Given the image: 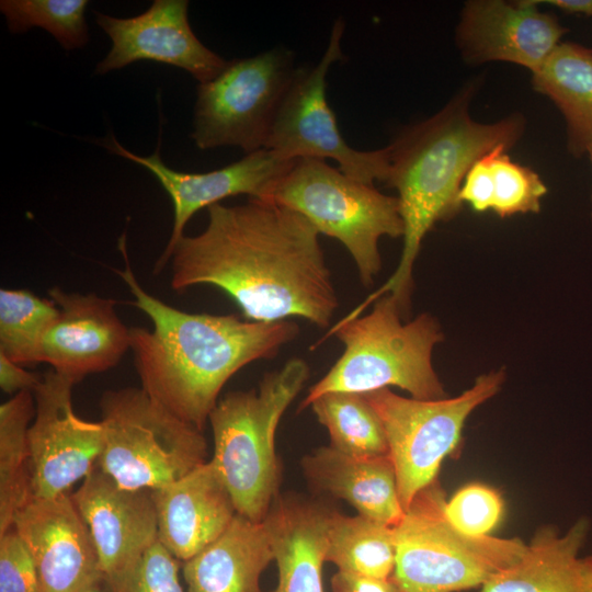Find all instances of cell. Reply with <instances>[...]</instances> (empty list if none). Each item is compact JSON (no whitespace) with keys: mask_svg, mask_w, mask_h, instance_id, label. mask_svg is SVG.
Returning <instances> with one entry per match:
<instances>
[{"mask_svg":"<svg viewBox=\"0 0 592 592\" xmlns=\"http://www.w3.org/2000/svg\"><path fill=\"white\" fill-rule=\"evenodd\" d=\"M581 573L587 592H592V554L581 558Z\"/></svg>","mask_w":592,"mask_h":592,"instance_id":"cell-38","label":"cell"},{"mask_svg":"<svg viewBox=\"0 0 592 592\" xmlns=\"http://www.w3.org/2000/svg\"><path fill=\"white\" fill-rule=\"evenodd\" d=\"M587 153L589 155V158H590V161H591V164H592V145L589 147Z\"/></svg>","mask_w":592,"mask_h":592,"instance_id":"cell-40","label":"cell"},{"mask_svg":"<svg viewBox=\"0 0 592 592\" xmlns=\"http://www.w3.org/2000/svg\"><path fill=\"white\" fill-rule=\"evenodd\" d=\"M326 561L341 572L389 579L396 565L395 527L361 514L330 512Z\"/></svg>","mask_w":592,"mask_h":592,"instance_id":"cell-26","label":"cell"},{"mask_svg":"<svg viewBox=\"0 0 592 592\" xmlns=\"http://www.w3.org/2000/svg\"><path fill=\"white\" fill-rule=\"evenodd\" d=\"M344 22H334L321 59L312 68L298 67L272 124L265 147L287 160L333 159L348 177L373 184L386 183L389 172L387 147L378 150L352 148L339 130L326 98V78L333 62L343 58Z\"/></svg>","mask_w":592,"mask_h":592,"instance_id":"cell-11","label":"cell"},{"mask_svg":"<svg viewBox=\"0 0 592 592\" xmlns=\"http://www.w3.org/2000/svg\"><path fill=\"white\" fill-rule=\"evenodd\" d=\"M178 561L157 540L136 562L105 583L110 592H183Z\"/></svg>","mask_w":592,"mask_h":592,"instance_id":"cell-32","label":"cell"},{"mask_svg":"<svg viewBox=\"0 0 592 592\" xmlns=\"http://www.w3.org/2000/svg\"><path fill=\"white\" fill-rule=\"evenodd\" d=\"M100 409L105 443L98 465L122 488L155 490L207 462L202 431L141 387L106 390Z\"/></svg>","mask_w":592,"mask_h":592,"instance_id":"cell-8","label":"cell"},{"mask_svg":"<svg viewBox=\"0 0 592 592\" xmlns=\"http://www.w3.org/2000/svg\"><path fill=\"white\" fill-rule=\"evenodd\" d=\"M35 415L33 391H21L0 406V535L34 497L29 428Z\"/></svg>","mask_w":592,"mask_h":592,"instance_id":"cell-25","label":"cell"},{"mask_svg":"<svg viewBox=\"0 0 592 592\" xmlns=\"http://www.w3.org/2000/svg\"><path fill=\"white\" fill-rule=\"evenodd\" d=\"M274 560L264 522L236 514L226 531L183 565L187 592H261L260 577Z\"/></svg>","mask_w":592,"mask_h":592,"instance_id":"cell-22","label":"cell"},{"mask_svg":"<svg viewBox=\"0 0 592 592\" xmlns=\"http://www.w3.org/2000/svg\"><path fill=\"white\" fill-rule=\"evenodd\" d=\"M76 384L49 371L33 391L35 415L29 428L30 467L34 498L67 493L98 464L104 429L79 418L71 402Z\"/></svg>","mask_w":592,"mask_h":592,"instance_id":"cell-12","label":"cell"},{"mask_svg":"<svg viewBox=\"0 0 592 592\" xmlns=\"http://www.w3.org/2000/svg\"><path fill=\"white\" fill-rule=\"evenodd\" d=\"M488 153L473 164L459 191L462 204L466 203L479 213L492 208L493 186Z\"/></svg>","mask_w":592,"mask_h":592,"instance_id":"cell-34","label":"cell"},{"mask_svg":"<svg viewBox=\"0 0 592 592\" xmlns=\"http://www.w3.org/2000/svg\"><path fill=\"white\" fill-rule=\"evenodd\" d=\"M330 512L303 499L275 498L263 521L278 569L273 592H323Z\"/></svg>","mask_w":592,"mask_h":592,"instance_id":"cell-20","label":"cell"},{"mask_svg":"<svg viewBox=\"0 0 592 592\" xmlns=\"http://www.w3.org/2000/svg\"><path fill=\"white\" fill-rule=\"evenodd\" d=\"M504 503L501 494L483 483H469L446 501L449 522L469 536H488L502 519Z\"/></svg>","mask_w":592,"mask_h":592,"instance_id":"cell-31","label":"cell"},{"mask_svg":"<svg viewBox=\"0 0 592 592\" xmlns=\"http://www.w3.org/2000/svg\"><path fill=\"white\" fill-rule=\"evenodd\" d=\"M508 147L489 151L492 174V210L500 217L519 213H538L547 187L532 169L511 160Z\"/></svg>","mask_w":592,"mask_h":592,"instance_id":"cell-30","label":"cell"},{"mask_svg":"<svg viewBox=\"0 0 592 592\" xmlns=\"http://www.w3.org/2000/svg\"><path fill=\"white\" fill-rule=\"evenodd\" d=\"M187 8L186 0H155L134 18L95 12V21L111 38L112 47L94 73L105 75L134 61L152 60L182 68L200 83L216 78L228 61L195 36Z\"/></svg>","mask_w":592,"mask_h":592,"instance_id":"cell-14","label":"cell"},{"mask_svg":"<svg viewBox=\"0 0 592 592\" xmlns=\"http://www.w3.org/2000/svg\"><path fill=\"white\" fill-rule=\"evenodd\" d=\"M81 592H110L106 583H105V580H101L99 582H95L94 584L88 587L87 589H84L83 591Z\"/></svg>","mask_w":592,"mask_h":592,"instance_id":"cell-39","label":"cell"},{"mask_svg":"<svg viewBox=\"0 0 592 592\" xmlns=\"http://www.w3.org/2000/svg\"><path fill=\"white\" fill-rule=\"evenodd\" d=\"M309 377L300 357L266 374L258 390L232 391L209 414L214 436L210 459L238 514L263 522L277 497L278 463L274 449L281 417Z\"/></svg>","mask_w":592,"mask_h":592,"instance_id":"cell-5","label":"cell"},{"mask_svg":"<svg viewBox=\"0 0 592 592\" xmlns=\"http://www.w3.org/2000/svg\"><path fill=\"white\" fill-rule=\"evenodd\" d=\"M12 528L32 556L41 592H81L104 580L93 538L69 492L33 498Z\"/></svg>","mask_w":592,"mask_h":592,"instance_id":"cell-15","label":"cell"},{"mask_svg":"<svg viewBox=\"0 0 592 592\" xmlns=\"http://www.w3.org/2000/svg\"><path fill=\"white\" fill-rule=\"evenodd\" d=\"M48 295L58 315L43 337L39 362L77 384L114 367L130 350V328L117 316L115 300L58 286Z\"/></svg>","mask_w":592,"mask_h":592,"instance_id":"cell-16","label":"cell"},{"mask_svg":"<svg viewBox=\"0 0 592 592\" xmlns=\"http://www.w3.org/2000/svg\"><path fill=\"white\" fill-rule=\"evenodd\" d=\"M71 497L93 538L105 582L158 540L151 490L122 488L96 464Z\"/></svg>","mask_w":592,"mask_h":592,"instance_id":"cell-18","label":"cell"},{"mask_svg":"<svg viewBox=\"0 0 592 592\" xmlns=\"http://www.w3.org/2000/svg\"><path fill=\"white\" fill-rule=\"evenodd\" d=\"M473 92L471 88L462 91L433 116L403 128L387 146L386 184L398 192L403 246L395 272L351 310L353 316L386 294L394 296L405 315L413 264L425 235L460 210L459 191L473 164L498 146L511 148L522 136L525 119L516 114L492 124L474 121L468 112Z\"/></svg>","mask_w":592,"mask_h":592,"instance_id":"cell-3","label":"cell"},{"mask_svg":"<svg viewBox=\"0 0 592 592\" xmlns=\"http://www.w3.org/2000/svg\"><path fill=\"white\" fill-rule=\"evenodd\" d=\"M365 315L335 322L316 343L337 337L344 351L329 372L301 401L299 410L318 397L333 391L365 394L395 386L412 398H445L444 388L432 365V352L443 334L436 320L422 314L403 322V312L392 295L373 303Z\"/></svg>","mask_w":592,"mask_h":592,"instance_id":"cell-4","label":"cell"},{"mask_svg":"<svg viewBox=\"0 0 592 592\" xmlns=\"http://www.w3.org/2000/svg\"><path fill=\"white\" fill-rule=\"evenodd\" d=\"M297 70L286 48L229 60L216 78L197 86L191 134L196 147L236 146L246 153L264 148Z\"/></svg>","mask_w":592,"mask_h":592,"instance_id":"cell-10","label":"cell"},{"mask_svg":"<svg viewBox=\"0 0 592 592\" xmlns=\"http://www.w3.org/2000/svg\"><path fill=\"white\" fill-rule=\"evenodd\" d=\"M151 492L158 540L183 562L217 539L237 514L232 498L212 460Z\"/></svg>","mask_w":592,"mask_h":592,"instance_id":"cell-19","label":"cell"},{"mask_svg":"<svg viewBox=\"0 0 592 592\" xmlns=\"http://www.w3.org/2000/svg\"><path fill=\"white\" fill-rule=\"evenodd\" d=\"M504 378L503 369L490 372L459 396L436 400L406 398L389 388L364 394L383 423L405 512L415 494L437 479L443 459L460 441L467 418L498 394Z\"/></svg>","mask_w":592,"mask_h":592,"instance_id":"cell-9","label":"cell"},{"mask_svg":"<svg viewBox=\"0 0 592 592\" xmlns=\"http://www.w3.org/2000/svg\"><path fill=\"white\" fill-rule=\"evenodd\" d=\"M42 380V375L27 372L23 366L0 354V387L7 394L34 391Z\"/></svg>","mask_w":592,"mask_h":592,"instance_id":"cell-36","label":"cell"},{"mask_svg":"<svg viewBox=\"0 0 592 592\" xmlns=\"http://www.w3.org/2000/svg\"><path fill=\"white\" fill-rule=\"evenodd\" d=\"M534 3L550 4L569 14L592 15V0H532Z\"/></svg>","mask_w":592,"mask_h":592,"instance_id":"cell-37","label":"cell"},{"mask_svg":"<svg viewBox=\"0 0 592 592\" xmlns=\"http://www.w3.org/2000/svg\"><path fill=\"white\" fill-rule=\"evenodd\" d=\"M58 315L50 299L25 289L0 291V354L29 366L39 363L43 337Z\"/></svg>","mask_w":592,"mask_h":592,"instance_id":"cell-28","label":"cell"},{"mask_svg":"<svg viewBox=\"0 0 592 592\" xmlns=\"http://www.w3.org/2000/svg\"><path fill=\"white\" fill-rule=\"evenodd\" d=\"M589 530L587 517L579 519L565 534L553 525L540 526L523 557L490 578L481 592H587L579 551Z\"/></svg>","mask_w":592,"mask_h":592,"instance_id":"cell-23","label":"cell"},{"mask_svg":"<svg viewBox=\"0 0 592 592\" xmlns=\"http://www.w3.org/2000/svg\"><path fill=\"white\" fill-rule=\"evenodd\" d=\"M87 0H1L0 10L11 33L38 26L50 33L66 50L83 47L88 41L84 18Z\"/></svg>","mask_w":592,"mask_h":592,"instance_id":"cell-29","label":"cell"},{"mask_svg":"<svg viewBox=\"0 0 592 592\" xmlns=\"http://www.w3.org/2000/svg\"><path fill=\"white\" fill-rule=\"evenodd\" d=\"M271 202L305 216L319 234L339 240L360 280L369 286L382 267L378 241L402 237L399 200L314 158L297 159L275 185Z\"/></svg>","mask_w":592,"mask_h":592,"instance_id":"cell-7","label":"cell"},{"mask_svg":"<svg viewBox=\"0 0 592 592\" xmlns=\"http://www.w3.org/2000/svg\"><path fill=\"white\" fill-rule=\"evenodd\" d=\"M439 482L419 491L395 526L392 580L401 592H459L482 587L516 563L527 544L519 537L469 536L445 513Z\"/></svg>","mask_w":592,"mask_h":592,"instance_id":"cell-6","label":"cell"},{"mask_svg":"<svg viewBox=\"0 0 592 592\" xmlns=\"http://www.w3.org/2000/svg\"><path fill=\"white\" fill-rule=\"evenodd\" d=\"M0 592H41L32 556L12 527L0 535Z\"/></svg>","mask_w":592,"mask_h":592,"instance_id":"cell-33","label":"cell"},{"mask_svg":"<svg viewBox=\"0 0 592 592\" xmlns=\"http://www.w3.org/2000/svg\"><path fill=\"white\" fill-rule=\"evenodd\" d=\"M207 210L205 230L184 235L173 250L172 289L212 285L234 299L247 320L299 317L329 327L339 299L320 234L305 216L253 198Z\"/></svg>","mask_w":592,"mask_h":592,"instance_id":"cell-1","label":"cell"},{"mask_svg":"<svg viewBox=\"0 0 592 592\" xmlns=\"http://www.w3.org/2000/svg\"><path fill=\"white\" fill-rule=\"evenodd\" d=\"M567 32L528 0H473L463 8L456 39L468 62L508 61L534 73Z\"/></svg>","mask_w":592,"mask_h":592,"instance_id":"cell-17","label":"cell"},{"mask_svg":"<svg viewBox=\"0 0 592 592\" xmlns=\"http://www.w3.org/2000/svg\"><path fill=\"white\" fill-rule=\"evenodd\" d=\"M332 592H401L392 580L338 571L331 580Z\"/></svg>","mask_w":592,"mask_h":592,"instance_id":"cell-35","label":"cell"},{"mask_svg":"<svg viewBox=\"0 0 592 592\" xmlns=\"http://www.w3.org/2000/svg\"><path fill=\"white\" fill-rule=\"evenodd\" d=\"M99 144L109 151L148 169L172 201L173 227L170 239L155 264V273L162 271L170 262L177 243L184 236L185 225L196 212L239 194L269 201L275 185L297 160H287L270 149L262 148L224 168L191 173L171 169L162 161L160 137L156 151L148 157L130 152L113 134L99 140Z\"/></svg>","mask_w":592,"mask_h":592,"instance_id":"cell-13","label":"cell"},{"mask_svg":"<svg viewBox=\"0 0 592 592\" xmlns=\"http://www.w3.org/2000/svg\"><path fill=\"white\" fill-rule=\"evenodd\" d=\"M310 406L328 430L333 448L356 457L389 455L383 423L364 394L328 392Z\"/></svg>","mask_w":592,"mask_h":592,"instance_id":"cell-27","label":"cell"},{"mask_svg":"<svg viewBox=\"0 0 592 592\" xmlns=\"http://www.w3.org/2000/svg\"><path fill=\"white\" fill-rule=\"evenodd\" d=\"M303 467L314 487L346 500L358 514L394 527L402 520L405 511L389 455L356 457L325 446L305 457Z\"/></svg>","mask_w":592,"mask_h":592,"instance_id":"cell-21","label":"cell"},{"mask_svg":"<svg viewBox=\"0 0 592 592\" xmlns=\"http://www.w3.org/2000/svg\"><path fill=\"white\" fill-rule=\"evenodd\" d=\"M124 267L116 273L134 296L130 303L152 330L130 328V350L141 388L158 403L203 431L225 384L246 365L271 358L293 341L292 320L260 322L235 315L192 314L147 293L132 270L126 234L118 239Z\"/></svg>","mask_w":592,"mask_h":592,"instance_id":"cell-2","label":"cell"},{"mask_svg":"<svg viewBox=\"0 0 592 592\" xmlns=\"http://www.w3.org/2000/svg\"><path fill=\"white\" fill-rule=\"evenodd\" d=\"M532 77L533 88L566 119L570 155L587 153L592 145V48L561 42Z\"/></svg>","mask_w":592,"mask_h":592,"instance_id":"cell-24","label":"cell"}]
</instances>
